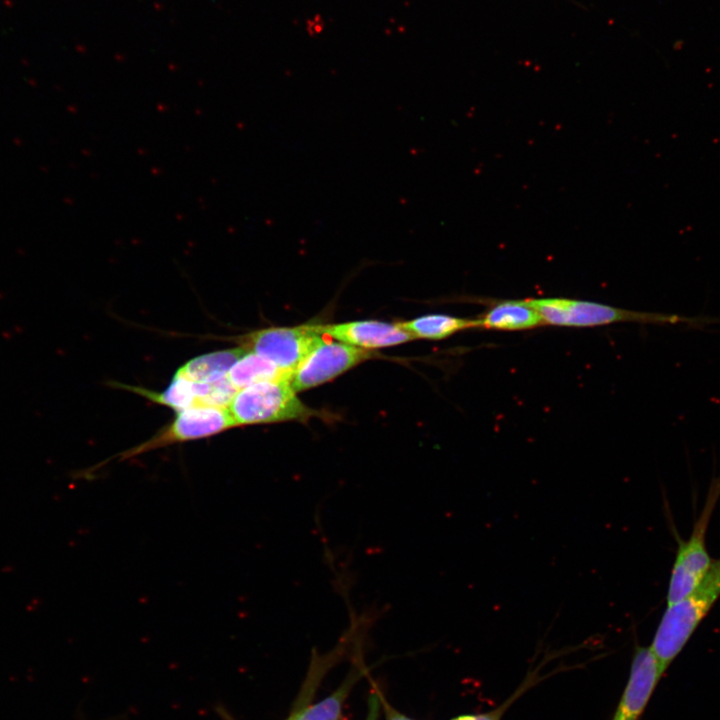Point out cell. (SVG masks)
<instances>
[{
  "label": "cell",
  "mask_w": 720,
  "mask_h": 720,
  "mask_svg": "<svg viewBox=\"0 0 720 720\" xmlns=\"http://www.w3.org/2000/svg\"><path fill=\"white\" fill-rule=\"evenodd\" d=\"M719 597L720 560H717L713 561L704 579L692 592L667 605L649 647L663 673Z\"/></svg>",
  "instance_id": "obj_1"
},
{
  "label": "cell",
  "mask_w": 720,
  "mask_h": 720,
  "mask_svg": "<svg viewBox=\"0 0 720 720\" xmlns=\"http://www.w3.org/2000/svg\"><path fill=\"white\" fill-rule=\"evenodd\" d=\"M527 302L540 314L545 325L594 327L620 322L703 327L720 324L719 317L684 316L621 309L596 302L566 298H531Z\"/></svg>",
  "instance_id": "obj_2"
},
{
  "label": "cell",
  "mask_w": 720,
  "mask_h": 720,
  "mask_svg": "<svg viewBox=\"0 0 720 720\" xmlns=\"http://www.w3.org/2000/svg\"><path fill=\"white\" fill-rule=\"evenodd\" d=\"M290 379L266 380L238 390L227 407L235 427L306 421L313 416V410L297 397Z\"/></svg>",
  "instance_id": "obj_3"
},
{
  "label": "cell",
  "mask_w": 720,
  "mask_h": 720,
  "mask_svg": "<svg viewBox=\"0 0 720 720\" xmlns=\"http://www.w3.org/2000/svg\"><path fill=\"white\" fill-rule=\"evenodd\" d=\"M720 498V476L709 487L705 505L694 522L689 538L680 541L672 566L667 590V605L692 592L704 579L713 561L706 548L705 538L714 508Z\"/></svg>",
  "instance_id": "obj_4"
},
{
  "label": "cell",
  "mask_w": 720,
  "mask_h": 720,
  "mask_svg": "<svg viewBox=\"0 0 720 720\" xmlns=\"http://www.w3.org/2000/svg\"><path fill=\"white\" fill-rule=\"evenodd\" d=\"M234 427L227 408L195 405L176 412L169 425L150 439L122 452L120 459H129L173 444L208 438Z\"/></svg>",
  "instance_id": "obj_5"
},
{
  "label": "cell",
  "mask_w": 720,
  "mask_h": 720,
  "mask_svg": "<svg viewBox=\"0 0 720 720\" xmlns=\"http://www.w3.org/2000/svg\"><path fill=\"white\" fill-rule=\"evenodd\" d=\"M322 335L313 325L270 327L252 331L239 338L241 346L271 361L292 374Z\"/></svg>",
  "instance_id": "obj_6"
},
{
  "label": "cell",
  "mask_w": 720,
  "mask_h": 720,
  "mask_svg": "<svg viewBox=\"0 0 720 720\" xmlns=\"http://www.w3.org/2000/svg\"><path fill=\"white\" fill-rule=\"evenodd\" d=\"M373 351L339 341L319 339L291 375L295 392L321 385L359 363L374 357Z\"/></svg>",
  "instance_id": "obj_7"
},
{
  "label": "cell",
  "mask_w": 720,
  "mask_h": 720,
  "mask_svg": "<svg viewBox=\"0 0 720 720\" xmlns=\"http://www.w3.org/2000/svg\"><path fill=\"white\" fill-rule=\"evenodd\" d=\"M663 674L650 648L636 647L629 679L612 720H638Z\"/></svg>",
  "instance_id": "obj_8"
},
{
  "label": "cell",
  "mask_w": 720,
  "mask_h": 720,
  "mask_svg": "<svg viewBox=\"0 0 720 720\" xmlns=\"http://www.w3.org/2000/svg\"><path fill=\"white\" fill-rule=\"evenodd\" d=\"M314 330L339 342L363 349L389 347L415 339L397 323L376 320L313 325Z\"/></svg>",
  "instance_id": "obj_9"
},
{
  "label": "cell",
  "mask_w": 720,
  "mask_h": 720,
  "mask_svg": "<svg viewBox=\"0 0 720 720\" xmlns=\"http://www.w3.org/2000/svg\"><path fill=\"white\" fill-rule=\"evenodd\" d=\"M477 328L518 331L545 325L540 314L527 300H505L494 303L475 319Z\"/></svg>",
  "instance_id": "obj_10"
},
{
  "label": "cell",
  "mask_w": 720,
  "mask_h": 720,
  "mask_svg": "<svg viewBox=\"0 0 720 720\" xmlns=\"http://www.w3.org/2000/svg\"><path fill=\"white\" fill-rule=\"evenodd\" d=\"M243 346L199 355L187 361L176 375L194 383H210L228 376L232 366L247 352Z\"/></svg>",
  "instance_id": "obj_11"
},
{
  "label": "cell",
  "mask_w": 720,
  "mask_h": 720,
  "mask_svg": "<svg viewBox=\"0 0 720 720\" xmlns=\"http://www.w3.org/2000/svg\"><path fill=\"white\" fill-rule=\"evenodd\" d=\"M397 324L414 338L439 340L456 332L477 328L475 319H465L443 314H432L418 317Z\"/></svg>",
  "instance_id": "obj_12"
},
{
  "label": "cell",
  "mask_w": 720,
  "mask_h": 720,
  "mask_svg": "<svg viewBox=\"0 0 720 720\" xmlns=\"http://www.w3.org/2000/svg\"><path fill=\"white\" fill-rule=\"evenodd\" d=\"M292 374L279 369L271 361L247 351L230 369L228 379L237 389H243L252 384L291 377Z\"/></svg>",
  "instance_id": "obj_13"
},
{
  "label": "cell",
  "mask_w": 720,
  "mask_h": 720,
  "mask_svg": "<svg viewBox=\"0 0 720 720\" xmlns=\"http://www.w3.org/2000/svg\"><path fill=\"white\" fill-rule=\"evenodd\" d=\"M119 386L135 392L152 402L168 406L176 412L197 405L195 383L176 374L169 385L161 392L131 385Z\"/></svg>",
  "instance_id": "obj_14"
},
{
  "label": "cell",
  "mask_w": 720,
  "mask_h": 720,
  "mask_svg": "<svg viewBox=\"0 0 720 720\" xmlns=\"http://www.w3.org/2000/svg\"><path fill=\"white\" fill-rule=\"evenodd\" d=\"M197 405L227 408L238 391L228 377L210 383H195Z\"/></svg>",
  "instance_id": "obj_15"
},
{
  "label": "cell",
  "mask_w": 720,
  "mask_h": 720,
  "mask_svg": "<svg viewBox=\"0 0 720 720\" xmlns=\"http://www.w3.org/2000/svg\"><path fill=\"white\" fill-rule=\"evenodd\" d=\"M344 698L345 692L342 688L321 702L293 715L288 720H338Z\"/></svg>",
  "instance_id": "obj_16"
},
{
  "label": "cell",
  "mask_w": 720,
  "mask_h": 720,
  "mask_svg": "<svg viewBox=\"0 0 720 720\" xmlns=\"http://www.w3.org/2000/svg\"><path fill=\"white\" fill-rule=\"evenodd\" d=\"M386 715L387 720H411L404 715L399 714L398 712L390 708L388 705L386 706Z\"/></svg>",
  "instance_id": "obj_17"
},
{
  "label": "cell",
  "mask_w": 720,
  "mask_h": 720,
  "mask_svg": "<svg viewBox=\"0 0 720 720\" xmlns=\"http://www.w3.org/2000/svg\"><path fill=\"white\" fill-rule=\"evenodd\" d=\"M377 708H378L377 699H375V697H373L370 700V712H369L367 720H376Z\"/></svg>",
  "instance_id": "obj_18"
},
{
  "label": "cell",
  "mask_w": 720,
  "mask_h": 720,
  "mask_svg": "<svg viewBox=\"0 0 720 720\" xmlns=\"http://www.w3.org/2000/svg\"><path fill=\"white\" fill-rule=\"evenodd\" d=\"M473 720H498L496 712L473 716Z\"/></svg>",
  "instance_id": "obj_19"
},
{
  "label": "cell",
  "mask_w": 720,
  "mask_h": 720,
  "mask_svg": "<svg viewBox=\"0 0 720 720\" xmlns=\"http://www.w3.org/2000/svg\"><path fill=\"white\" fill-rule=\"evenodd\" d=\"M453 720H473V716H472V715L460 716V717H457V718H455V719H453Z\"/></svg>",
  "instance_id": "obj_20"
}]
</instances>
